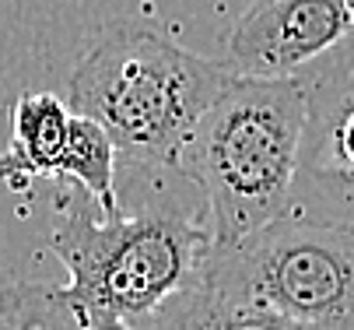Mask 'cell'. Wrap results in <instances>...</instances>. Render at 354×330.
I'll use <instances>...</instances> for the list:
<instances>
[{
  "label": "cell",
  "mask_w": 354,
  "mask_h": 330,
  "mask_svg": "<svg viewBox=\"0 0 354 330\" xmlns=\"http://www.w3.org/2000/svg\"><path fill=\"white\" fill-rule=\"evenodd\" d=\"M214 235L179 208L95 218L81 197L49 228V250L67 267V285L0 288L8 330H140L172 292L200 271Z\"/></svg>",
  "instance_id": "cell-1"
},
{
  "label": "cell",
  "mask_w": 354,
  "mask_h": 330,
  "mask_svg": "<svg viewBox=\"0 0 354 330\" xmlns=\"http://www.w3.org/2000/svg\"><path fill=\"white\" fill-rule=\"evenodd\" d=\"M306 84L232 74L186 137L179 172L204 194L214 243L232 246L291 211Z\"/></svg>",
  "instance_id": "cell-2"
},
{
  "label": "cell",
  "mask_w": 354,
  "mask_h": 330,
  "mask_svg": "<svg viewBox=\"0 0 354 330\" xmlns=\"http://www.w3.org/2000/svg\"><path fill=\"white\" fill-rule=\"evenodd\" d=\"M235 71L147 28H116L77 60L67 106L102 127L123 158L179 172L196 120Z\"/></svg>",
  "instance_id": "cell-3"
},
{
  "label": "cell",
  "mask_w": 354,
  "mask_h": 330,
  "mask_svg": "<svg viewBox=\"0 0 354 330\" xmlns=\"http://www.w3.org/2000/svg\"><path fill=\"white\" fill-rule=\"evenodd\" d=\"M196 274L309 330H354V228L347 225L288 211L242 243H211Z\"/></svg>",
  "instance_id": "cell-4"
},
{
  "label": "cell",
  "mask_w": 354,
  "mask_h": 330,
  "mask_svg": "<svg viewBox=\"0 0 354 330\" xmlns=\"http://www.w3.org/2000/svg\"><path fill=\"white\" fill-rule=\"evenodd\" d=\"M306 84L291 211L354 228V35L298 74Z\"/></svg>",
  "instance_id": "cell-5"
},
{
  "label": "cell",
  "mask_w": 354,
  "mask_h": 330,
  "mask_svg": "<svg viewBox=\"0 0 354 330\" xmlns=\"http://www.w3.org/2000/svg\"><path fill=\"white\" fill-rule=\"evenodd\" d=\"M354 35L347 0H257L228 35V67L252 77H298Z\"/></svg>",
  "instance_id": "cell-6"
},
{
  "label": "cell",
  "mask_w": 354,
  "mask_h": 330,
  "mask_svg": "<svg viewBox=\"0 0 354 330\" xmlns=\"http://www.w3.org/2000/svg\"><path fill=\"white\" fill-rule=\"evenodd\" d=\"M71 106L49 91H25L11 109V140L0 155V176L25 183L32 176L57 179L60 158L71 140Z\"/></svg>",
  "instance_id": "cell-7"
},
{
  "label": "cell",
  "mask_w": 354,
  "mask_h": 330,
  "mask_svg": "<svg viewBox=\"0 0 354 330\" xmlns=\"http://www.w3.org/2000/svg\"><path fill=\"white\" fill-rule=\"evenodd\" d=\"M140 330H309L284 313L228 295L207 285L200 274H193L179 292H172Z\"/></svg>",
  "instance_id": "cell-8"
},
{
  "label": "cell",
  "mask_w": 354,
  "mask_h": 330,
  "mask_svg": "<svg viewBox=\"0 0 354 330\" xmlns=\"http://www.w3.org/2000/svg\"><path fill=\"white\" fill-rule=\"evenodd\" d=\"M116 155L120 152L113 145V137L95 120L74 113L71 140H67V152L60 158L57 179L77 183L81 194H88L91 204L102 208L106 218H120L123 208H120V194H116Z\"/></svg>",
  "instance_id": "cell-9"
},
{
  "label": "cell",
  "mask_w": 354,
  "mask_h": 330,
  "mask_svg": "<svg viewBox=\"0 0 354 330\" xmlns=\"http://www.w3.org/2000/svg\"><path fill=\"white\" fill-rule=\"evenodd\" d=\"M347 8H351V15H354V0H347Z\"/></svg>",
  "instance_id": "cell-10"
}]
</instances>
